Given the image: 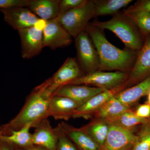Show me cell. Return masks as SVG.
Instances as JSON below:
<instances>
[{
    "label": "cell",
    "instance_id": "cell-27",
    "mask_svg": "<svg viewBox=\"0 0 150 150\" xmlns=\"http://www.w3.org/2000/svg\"><path fill=\"white\" fill-rule=\"evenodd\" d=\"M131 150H150V130L142 131Z\"/></svg>",
    "mask_w": 150,
    "mask_h": 150
},
{
    "label": "cell",
    "instance_id": "cell-14",
    "mask_svg": "<svg viewBox=\"0 0 150 150\" xmlns=\"http://www.w3.org/2000/svg\"><path fill=\"white\" fill-rule=\"evenodd\" d=\"M104 91L99 88L89 86L68 84L60 88L54 95L69 98L81 106Z\"/></svg>",
    "mask_w": 150,
    "mask_h": 150
},
{
    "label": "cell",
    "instance_id": "cell-15",
    "mask_svg": "<svg viewBox=\"0 0 150 150\" xmlns=\"http://www.w3.org/2000/svg\"><path fill=\"white\" fill-rule=\"evenodd\" d=\"M121 91L122 90L121 88L113 90H104L95 96L78 108L74 113L73 118H83L85 119L91 118L94 116L96 113L105 102Z\"/></svg>",
    "mask_w": 150,
    "mask_h": 150
},
{
    "label": "cell",
    "instance_id": "cell-7",
    "mask_svg": "<svg viewBox=\"0 0 150 150\" xmlns=\"http://www.w3.org/2000/svg\"><path fill=\"white\" fill-rule=\"evenodd\" d=\"M77 61L84 75L99 71L100 60L98 53L86 31L75 38Z\"/></svg>",
    "mask_w": 150,
    "mask_h": 150
},
{
    "label": "cell",
    "instance_id": "cell-13",
    "mask_svg": "<svg viewBox=\"0 0 150 150\" xmlns=\"http://www.w3.org/2000/svg\"><path fill=\"white\" fill-rule=\"evenodd\" d=\"M80 105L72 100L65 97L53 96L48 102V117L55 120L67 121L73 118L74 113Z\"/></svg>",
    "mask_w": 150,
    "mask_h": 150
},
{
    "label": "cell",
    "instance_id": "cell-25",
    "mask_svg": "<svg viewBox=\"0 0 150 150\" xmlns=\"http://www.w3.org/2000/svg\"><path fill=\"white\" fill-rule=\"evenodd\" d=\"M125 14L134 23L144 38L150 35V12H138Z\"/></svg>",
    "mask_w": 150,
    "mask_h": 150
},
{
    "label": "cell",
    "instance_id": "cell-1",
    "mask_svg": "<svg viewBox=\"0 0 150 150\" xmlns=\"http://www.w3.org/2000/svg\"><path fill=\"white\" fill-rule=\"evenodd\" d=\"M96 48L100 60V71H120L129 73L138 51L126 48L121 49L107 40L103 30L90 23L86 30Z\"/></svg>",
    "mask_w": 150,
    "mask_h": 150
},
{
    "label": "cell",
    "instance_id": "cell-32",
    "mask_svg": "<svg viewBox=\"0 0 150 150\" xmlns=\"http://www.w3.org/2000/svg\"><path fill=\"white\" fill-rule=\"evenodd\" d=\"M47 21L44 20L39 18L38 20L34 27L38 30L43 31V29L46 27Z\"/></svg>",
    "mask_w": 150,
    "mask_h": 150
},
{
    "label": "cell",
    "instance_id": "cell-31",
    "mask_svg": "<svg viewBox=\"0 0 150 150\" xmlns=\"http://www.w3.org/2000/svg\"><path fill=\"white\" fill-rule=\"evenodd\" d=\"M135 114L139 118L146 119L150 117V105L148 103L142 104L138 106Z\"/></svg>",
    "mask_w": 150,
    "mask_h": 150
},
{
    "label": "cell",
    "instance_id": "cell-4",
    "mask_svg": "<svg viewBox=\"0 0 150 150\" xmlns=\"http://www.w3.org/2000/svg\"><path fill=\"white\" fill-rule=\"evenodd\" d=\"M83 75L76 58L69 57L52 76L35 88L51 98L60 88Z\"/></svg>",
    "mask_w": 150,
    "mask_h": 150
},
{
    "label": "cell",
    "instance_id": "cell-8",
    "mask_svg": "<svg viewBox=\"0 0 150 150\" xmlns=\"http://www.w3.org/2000/svg\"><path fill=\"white\" fill-rule=\"evenodd\" d=\"M150 76V35L144 38V44L129 74L125 89L135 85Z\"/></svg>",
    "mask_w": 150,
    "mask_h": 150
},
{
    "label": "cell",
    "instance_id": "cell-21",
    "mask_svg": "<svg viewBox=\"0 0 150 150\" xmlns=\"http://www.w3.org/2000/svg\"><path fill=\"white\" fill-rule=\"evenodd\" d=\"M109 126L110 124L107 121L96 118L81 128L100 147L107 137Z\"/></svg>",
    "mask_w": 150,
    "mask_h": 150
},
{
    "label": "cell",
    "instance_id": "cell-5",
    "mask_svg": "<svg viewBox=\"0 0 150 150\" xmlns=\"http://www.w3.org/2000/svg\"><path fill=\"white\" fill-rule=\"evenodd\" d=\"M96 17L95 6L93 1L66 12L57 17L60 23L74 38L86 30L90 20Z\"/></svg>",
    "mask_w": 150,
    "mask_h": 150
},
{
    "label": "cell",
    "instance_id": "cell-29",
    "mask_svg": "<svg viewBox=\"0 0 150 150\" xmlns=\"http://www.w3.org/2000/svg\"><path fill=\"white\" fill-rule=\"evenodd\" d=\"M87 0H60L59 16L84 4Z\"/></svg>",
    "mask_w": 150,
    "mask_h": 150
},
{
    "label": "cell",
    "instance_id": "cell-22",
    "mask_svg": "<svg viewBox=\"0 0 150 150\" xmlns=\"http://www.w3.org/2000/svg\"><path fill=\"white\" fill-rule=\"evenodd\" d=\"M32 126L30 124L16 131H12L8 135H1L0 140L12 145L25 147L33 145L32 134L30 132Z\"/></svg>",
    "mask_w": 150,
    "mask_h": 150
},
{
    "label": "cell",
    "instance_id": "cell-35",
    "mask_svg": "<svg viewBox=\"0 0 150 150\" xmlns=\"http://www.w3.org/2000/svg\"><path fill=\"white\" fill-rule=\"evenodd\" d=\"M133 146H134V145H130V146H128L121 150H131L132 148H133Z\"/></svg>",
    "mask_w": 150,
    "mask_h": 150
},
{
    "label": "cell",
    "instance_id": "cell-28",
    "mask_svg": "<svg viewBox=\"0 0 150 150\" xmlns=\"http://www.w3.org/2000/svg\"><path fill=\"white\" fill-rule=\"evenodd\" d=\"M138 12L150 13V0L137 1L134 4L124 9L122 12L125 14H129Z\"/></svg>",
    "mask_w": 150,
    "mask_h": 150
},
{
    "label": "cell",
    "instance_id": "cell-34",
    "mask_svg": "<svg viewBox=\"0 0 150 150\" xmlns=\"http://www.w3.org/2000/svg\"><path fill=\"white\" fill-rule=\"evenodd\" d=\"M8 146V143L0 140V150H11Z\"/></svg>",
    "mask_w": 150,
    "mask_h": 150
},
{
    "label": "cell",
    "instance_id": "cell-9",
    "mask_svg": "<svg viewBox=\"0 0 150 150\" xmlns=\"http://www.w3.org/2000/svg\"><path fill=\"white\" fill-rule=\"evenodd\" d=\"M43 47L53 50L69 46L72 42V37L57 18L47 21L43 30Z\"/></svg>",
    "mask_w": 150,
    "mask_h": 150
},
{
    "label": "cell",
    "instance_id": "cell-17",
    "mask_svg": "<svg viewBox=\"0 0 150 150\" xmlns=\"http://www.w3.org/2000/svg\"><path fill=\"white\" fill-rule=\"evenodd\" d=\"M150 91V76L135 85L125 89L114 95V97L130 108V106Z\"/></svg>",
    "mask_w": 150,
    "mask_h": 150
},
{
    "label": "cell",
    "instance_id": "cell-24",
    "mask_svg": "<svg viewBox=\"0 0 150 150\" xmlns=\"http://www.w3.org/2000/svg\"><path fill=\"white\" fill-rule=\"evenodd\" d=\"M147 123L146 119L139 118L135 112L129 109L122 113L120 116L109 122L121 128L132 130L133 128L138 125L146 124Z\"/></svg>",
    "mask_w": 150,
    "mask_h": 150
},
{
    "label": "cell",
    "instance_id": "cell-10",
    "mask_svg": "<svg viewBox=\"0 0 150 150\" xmlns=\"http://www.w3.org/2000/svg\"><path fill=\"white\" fill-rule=\"evenodd\" d=\"M21 43V56L30 59L40 54L43 46V31L34 26L18 30Z\"/></svg>",
    "mask_w": 150,
    "mask_h": 150
},
{
    "label": "cell",
    "instance_id": "cell-16",
    "mask_svg": "<svg viewBox=\"0 0 150 150\" xmlns=\"http://www.w3.org/2000/svg\"><path fill=\"white\" fill-rule=\"evenodd\" d=\"M32 134L33 144L40 146L48 150H56L57 136L55 128L45 118L35 127Z\"/></svg>",
    "mask_w": 150,
    "mask_h": 150
},
{
    "label": "cell",
    "instance_id": "cell-20",
    "mask_svg": "<svg viewBox=\"0 0 150 150\" xmlns=\"http://www.w3.org/2000/svg\"><path fill=\"white\" fill-rule=\"evenodd\" d=\"M114 96L105 102L96 113L94 115L96 118L103 119L109 123L130 109Z\"/></svg>",
    "mask_w": 150,
    "mask_h": 150
},
{
    "label": "cell",
    "instance_id": "cell-2",
    "mask_svg": "<svg viewBox=\"0 0 150 150\" xmlns=\"http://www.w3.org/2000/svg\"><path fill=\"white\" fill-rule=\"evenodd\" d=\"M50 98L35 88L27 97L18 114L3 125L4 134L2 135H8L11 131L19 130L28 124L35 128L42 120L48 118Z\"/></svg>",
    "mask_w": 150,
    "mask_h": 150
},
{
    "label": "cell",
    "instance_id": "cell-11",
    "mask_svg": "<svg viewBox=\"0 0 150 150\" xmlns=\"http://www.w3.org/2000/svg\"><path fill=\"white\" fill-rule=\"evenodd\" d=\"M109 124L107 137L99 150H121L130 145H134L138 140L139 136H136L132 130Z\"/></svg>",
    "mask_w": 150,
    "mask_h": 150
},
{
    "label": "cell",
    "instance_id": "cell-12",
    "mask_svg": "<svg viewBox=\"0 0 150 150\" xmlns=\"http://www.w3.org/2000/svg\"><path fill=\"white\" fill-rule=\"evenodd\" d=\"M0 11L6 23L17 30L34 26L39 18L28 8L16 7Z\"/></svg>",
    "mask_w": 150,
    "mask_h": 150
},
{
    "label": "cell",
    "instance_id": "cell-30",
    "mask_svg": "<svg viewBox=\"0 0 150 150\" xmlns=\"http://www.w3.org/2000/svg\"><path fill=\"white\" fill-rule=\"evenodd\" d=\"M30 0H0V10L16 7H26L29 5Z\"/></svg>",
    "mask_w": 150,
    "mask_h": 150
},
{
    "label": "cell",
    "instance_id": "cell-19",
    "mask_svg": "<svg viewBox=\"0 0 150 150\" xmlns=\"http://www.w3.org/2000/svg\"><path fill=\"white\" fill-rule=\"evenodd\" d=\"M60 0H30L28 8L39 18L48 21L59 15Z\"/></svg>",
    "mask_w": 150,
    "mask_h": 150
},
{
    "label": "cell",
    "instance_id": "cell-37",
    "mask_svg": "<svg viewBox=\"0 0 150 150\" xmlns=\"http://www.w3.org/2000/svg\"><path fill=\"white\" fill-rule=\"evenodd\" d=\"M148 103L150 105V91L148 94Z\"/></svg>",
    "mask_w": 150,
    "mask_h": 150
},
{
    "label": "cell",
    "instance_id": "cell-23",
    "mask_svg": "<svg viewBox=\"0 0 150 150\" xmlns=\"http://www.w3.org/2000/svg\"><path fill=\"white\" fill-rule=\"evenodd\" d=\"M95 6L96 17L112 15L131 4V0H93Z\"/></svg>",
    "mask_w": 150,
    "mask_h": 150
},
{
    "label": "cell",
    "instance_id": "cell-26",
    "mask_svg": "<svg viewBox=\"0 0 150 150\" xmlns=\"http://www.w3.org/2000/svg\"><path fill=\"white\" fill-rule=\"evenodd\" d=\"M55 129L57 136L56 149L78 150L74 145L73 142L65 134L59 124Z\"/></svg>",
    "mask_w": 150,
    "mask_h": 150
},
{
    "label": "cell",
    "instance_id": "cell-6",
    "mask_svg": "<svg viewBox=\"0 0 150 150\" xmlns=\"http://www.w3.org/2000/svg\"><path fill=\"white\" fill-rule=\"evenodd\" d=\"M129 74L120 71L105 72L98 71L84 75L68 84L92 86L103 90H113L118 88L123 90L125 89V84L128 79Z\"/></svg>",
    "mask_w": 150,
    "mask_h": 150
},
{
    "label": "cell",
    "instance_id": "cell-3",
    "mask_svg": "<svg viewBox=\"0 0 150 150\" xmlns=\"http://www.w3.org/2000/svg\"><path fill=\"white\" fill-rule=\"evenodd\" d=\"M90 23L115 33L128 49L139 51L144 44V38L130 18L123 12H119L107 21H100L96 19Z\"/></svg>",
    "mask_w": 150,
    "mask_h": 150
},
{
    "label": "cell",
    "instance_id": "cell-18",
    "mask_svg": "<svg viewBox=\"0 0 150 150\" xmlns=\"http://www.w3.org/2000/svg\"><path fill=\"white\" fill-rule=\"evenodd\" d=\"M59 124L71 141L81 150H99V145L81 128H76L64 122Z\"/></svg>",
    "mask_w": 150,
    "mask_h": 150
},
{
    "label": "cell",
    "instance_id": "cell-36",
    "mask_svg": "<svg viewBox=\"0 0 150 150\" xmlns=\"http://www.w3.org/2000/svg\"><path fill=\"white\" fill-rule=\"evenodd\" d=\"M4 133V127L3 126H0V136L3 135Z\"/></svg>",
    "mask_w": 150,
    "mask_h": 150
},
{
    "label": "cell",
    "instance_id": "cell-33",
    "mask_svg": "<svg viewBox=\"0 0 150 150\" xmlns=\"http://www.w3.org/2000/svg\"><path fill=\"white\" fill-rule=\"evenodd\" d=\"M21 148V150H48L43 147L33 144L30 145L28 146L25 147Z\"/></svg>",
    "mask_w": 150,
    "mask_h": 150
}]
</instances>
